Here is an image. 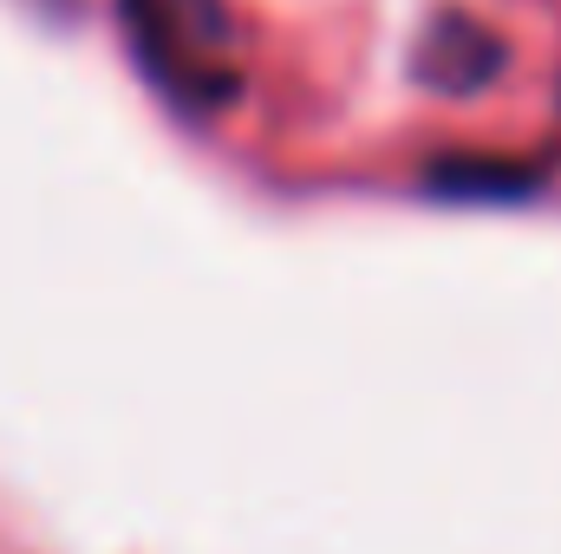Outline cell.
I'll use <instances>...</instances> for the list:
<instances>
[{"instance_id":"6da1fadb","label":"cell","mask_w":561,"mask_h":554,"mask_svg":"<svg viewBox=\"0 0 561 554\" xmlns=\"http://www.w3.org/2000/svg\"><path fill=\"white\" fill-rule=\"evenodd\" d=\"M138 72L183 112H229L242 99V20L229 0H118Z\"/></svg>"},{"instance_id":"7a4b0ae2","label":"cell","mask_w":561,"mask_h":554,"mask_svg":"<svg viewBox=\"0 0 561 554\" xmlns=\"http://www.w3.org/2000/svg\"><path fill=\"white\" fill-rule=\"evenodd\" d=\"M503 59H510V46L483 26V20H470V13H431V26L419 33V46H412V72H419V85L431 92H483L490 79H503Z\"/></svg>"},{"instance_id":"3957f363","label":"cell","mask_w":561,"mask_h":554,"mask_svg":"<svg viewBox=\"0 0 561 554\" xmlns=\"http://www.w3.org/2000/svg\"><path fill=\"white\" fill-rule=\"evenodd\" d=\"M536 183L542 170L523 157H431V189L463 196V203H516Z\"/></svg>"}]
</instances>
